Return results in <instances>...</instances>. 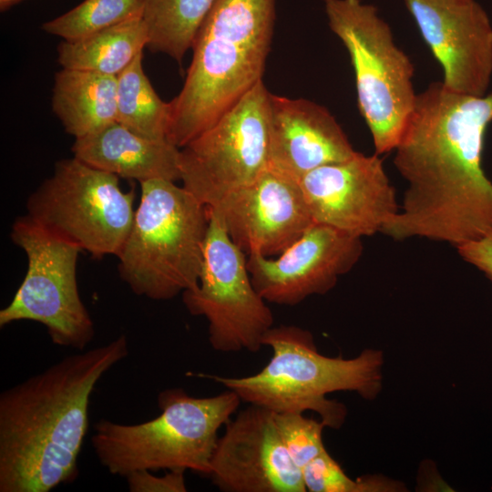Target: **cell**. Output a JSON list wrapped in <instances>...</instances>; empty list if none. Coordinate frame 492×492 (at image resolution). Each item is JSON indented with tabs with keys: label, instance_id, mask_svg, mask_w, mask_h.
Returning <instances> with one entry per match:
<instances>
[{
	"label": "cell",
	"instance_id": "5bb4252c",
	"mask_svg": "<svg viewBox=\"0 0 492 492\" xmlns=\"http://www.w3.org/2000/svg\"><path fill=\"white\" fill-rule=\"evenodd\" d=\"M431 53L445 87L482 97L492 77V24L476 0H404Z\"/></svg>",
	"mask_w": 492,
	"mask_h": 492
},
{
	"label": "cell",
	"instance_id": "4fadbf2b",
	"mask_svg": "<svg viewBox=\"0 0 492 492\" xmlns=\"http://www.w3.org/2000/svg\"><path fill=\"white\" fill-rule=\"evenodd\" d=\"M362 238L313 223L281 254L247 255L252 284L268 302L295 306L324 294L350 272L363 254Z\"/></svg>",
	"mask_w": 492,
	"mask_h": 492
},
{
	"label": "cell",
	"instance_id": "e0dca14e",
	"mask_svg": "<svg viewBox=\"0 0 492 492\" xmlns=\"http://www.w3.org/2000/svg\"><path fill=\"white\" fill-rule=\"evenodd\" d=\"M356 151L330 111L304 98L271 94L269 167L299 180Z\"/></svg>",
	"mask_w": 492,
	"mask_h": 492
},
{
	"label": "cell",
	"instance_id": "30bf717a",
	"mask_svg": "<svg viewBox=\"0 0 492 492\" xmlns=\"http://www.w3.org/2000/svg\"><path fill=\"white\" fill-rule=\"evenodd\" d=\"M271 93L262 80L211 127L179 149L182 187L208 208L269 166Z\"/></svg>",
	"mask_w": 492,
	"mask_h": 492
},
{
	"label": "cell",
	"instance_id": "9a60e30c",
	"mask_svg": "<svg viewBox=\"0 0 492 492\" xmlns=\"http://www.w3.org/2000/svg\"><path fill=\"white\" fill-rule=\"evenodd\" d=\"M208 476L225 492H306L273 412L251 404L226 423Z\"/></svg>",
	"mask_w": 492,
	"mask_h": 492
},
{
	"label": "cell",
	"instance_id": "ac0fdd59",
	"mask_svg": "<svg viewBox=\"0 0 492 492\" xmlns=\"http://www.w3.org/2000/svg\"><path fill=\"white\" fill-rule=\"evenodd\" d=\"M74 157L118 177L138 180L180 179L179 148L139 136L118 122L75 138Z\"/></svg>",
	"mask_w": 492,
	"mask_h": 492
},
{
	"label": "cell",
	"instance_id": "d6986e66",
	"mask_svg": "<svg viewBox=\"0 0 492 492\" xmlns=\"http://www.w3.org/2000/svg\"><path fill=\"white\" fill-rule=\"evenodd\" d=\"M52 108L75 138L99 131L117 121V77L62 68L55 76Z\"/></svg>",
	"mask_w": 492,
	"mask_h": 492
},
{
	"label": "cell",
	"instance_id": "7402d4cb",
	"mask_svg": "<svg viewBox=\"0 0 492 492\" xmlns=\"http://www.w3.org/2000/svg\"><path fill=\"white\" fill-rule=\"evenodd\" d=\"M142 62L143 52L117 77V122L139 136L168 140L169 104L156 93Z\"/></svg>",
	"mask_w": 492,
	"mask_h": 492
},
{
	"label": "cell",
	"instance_id": "52a82bcc",
	"mask_svg": "<svg viewBox=\"0 0 492 492\" xmlns=\"http://www.w3.org/2000/svg\"><path fill=\"white\" fill-rule=\"evenodd\" d=\"M324 10L330 29L350 56L358 108L375 153L394 151L417 95L413 63L374 5L361 0H324Z\"/></svg>",
	"mask_w": 492,
	"mask_h": 492
},
{
	"label": "cell",
	"instance_id": "4316f807",
	"mask_svg": "<svg viewBox=\"0 0 492 492\" xmlns=\"http://www.w3.org/2000/svg\"><path fill=\"white\" fill-rule=\"evenodd\" d=\"M461 258L492 282V231L456 247Z\"/></svg>",
	"mask_w": 492,
	"mask_h": 492
},
{
	"label": "cell",
	"instance_id": "44dd1931",
	"mask_svg": "<svg viewBox=\"0 0 492 492\" xmlns=\"http://www.w3.org/2000/svg\"><path fill=\"white\" fill-rule=\"evenodd\" d=\"M216 0H144L147 47L181 63Z\"/></svg>",
	"mask_w": 492,
	"mask_h": 492
},
{
	"label": "cell",
	"instance_id": "ffe728a7",
	"mask_svg": "<svg viewBox=\"0 0 492 492\" xmlns=\"http://www.w3.org/2000/svg\"><path fill=\"white\" fill-rule=\"evenodd\" d=\"M149 35L142 17L130 19L57 46L62 68L118 77L147 46Z\"/></svg>",
	"mask_w": 492,
	"mask_h": 492
},
{
	"label": "cell",
	"instance_id": "ba28073f",
	"mask_svg": "<svg viewBox=\"0 0 492 492\" xmlns=\"http://www.w3.org/2000/svg\"><path fill=\"white\" fill-rule=\"evenodd\" d=\"M118 179L76 157L61 159L28 198L26 214L94 258L118 257L136 211L134 190H122Z\"/></svg>",
	"mask_w": 492,
	"mask_h": 492
},
{
	"label": "cell",
	"instance_id": "277c9868",
	"mask_svg": "<svg viewBox=\"0 0 492 492\" xmlns=\"http://www.w3.org/2000/svg\"><path fill=\"white\" fill-rule=\"evenodd\" d=\"M264 345L272 354L252 375H202L235 392L243 402L276 413L313 411L325 426L335 429L343 424L346 408L327 399L328 394L352 391L372 400L381 390V351L366 349L350 359L325 356L318 352L311 332L284 324L266 333Z\"/></svg>",
	"mask_w": 492,
	"mask_h": 492
},
{
	"label": "cell",
	"instance_id": "2e32d148",
	"mask_svg": "<svg viewBox=\"0 0 492 492\" xmlns=\"http://www.w3.org/2000/svg\"><path fill=\"white\" fill-rule=\"evenodd\" d=\"M209 209L246 255L277 256L314 223L299 181L269 166Z\"/></svg>",
	"mask_w": 492,
	"mask_h": 492
},
{
	"label": "cell",
	"instance_id": "d4e9b609",
	"mask_svg": "<svg viewBox=\"0 0 492 492\" xmlns=\"http://www.w3.org/2000/svg\"><path fill=\"white\" fill-rule=\"evenodd\" d=\"M280 436L295 466L301 470L325 450L323 442L324 423L297 412H273Z\"/></svg>",
	"mask_w": 492,
	"mask_h": 492
},
{
	"label": "cell",
	"instance_id": "3957f363",
	"mask_svg": "<svg viewBox=\"0 0 492 492\" xmlns=\"http://www.w3.org/2000/svg\"><path fill=\"white\" fill-rule=\"evenodd\" d=\"M275 21L274 0H216L200 26L168 140L181 149L260 82Z\"/></svg>",
	"mask_w": 492,
	"mask_h": 492
},
{
	"label": "cell",
	"instance_id": "83f0119b",
	"mask_svg": "<svg viewBox=\"0 0 492 492\" xmlns=\"http://www.w3.org/2000/svg\"><path fill=\"white\" fill-rule=\"evenodd\" d=\"M20 1L22 0H0V9L1 11H5Z\"/></svg>",
	"mask_w": 492,
	"mask_h": 492
},
{
	"label": "cell",
	"instance_id": "603a6c76",
	"mask_svg": "<svg viewBox=\"0 0 492 492\" xmlns=\"http://www.w3.org/2000/svg\"><path fill=\"white\" fill-rule=\"evenodd\" d=\"M144 0H84L42 25L47 34L75 41L122 22L142 17Z\"/></svg>",
	"mask_w": 492,
	"mask_h": 492
},
{
	"label": "cell",
	"instance_id": "8fae6325",
	"mask_svg": "<svg viewBox=\"0 0 492 492\" xmlns=\"http://www.w3.org/2000/svg\"><path fill=\"white\" fill-rule=\"evenodd\" d=\"M209 212L198 284L182 293L183 303L190 314L207 320L215 351L256 353L273 326L272 312L252 284L247 255L231 240L217 215L210 209Z\"/></svg>",
	"mask_w": 492,
	"mask_h": 492
},
{
	"label": "cell",
	"instance_id": "cb8c5ba5",
	"mask_svg": "<svg viewBox=\"0 0 492 492\" xmlns=\"http://www.w3.org/2000/svg\"><path fill=\"white\" fill-rule=\"evenodd\" d=\"M306 491L310 492H373L399 491L401 484L378 477L350 478L327 450L306 464L302 469Z\"/></svg>",
	"mask_w": 492,
	"mask_h": 492
},
{
	"label": "cell",
	"instance_id": "7a4b0ae2",
	"mask_svg": "<svg viewBox=\"0 0 492 492\" xmlns=\"http://www.w3.org/2000/svg\"><path fill=\"white\" fill-rule=\"evenodd\" d=\"M128 354L122 334L0 395V492H49L78 476L93 390Z\"/></svg>",
	"mask_w": 492,
	"mask_h": 492
},
{
	"label": "cell",
	"instance_id": "484cf974",
	"mask_svg": "<svg viewBox=\"0 0 492 492\" xmlns=\"http://www.w3.org/2000/svg\"><path fill=\"white\" fill-rule=\"evenodd\" d=\"M185 470H168L156 476L150 470L135 471L125 478L130 492H186Z\"/></svg>",
	"mask_w": 492,
	"mask_h": 492
},
{
	"label": "cell",
	"instance_id": "8992f818",
	"mask_svg": "<svg viewBox=\"0 0 492 492\" xmlns=\"http://www.w3.org/2000/svg\"><path fill=\"white\" fill-rule=\"evenodd\" d=\"M139 184L140 200L118 255L119 276L137 295L170 300L198 284L209 209L175 181Z\"/></svg>",
	"mask_w": 492,
	"mask_h": 492
},
{
	"label": "cell",
	"instance_id": "5b68a950",
	"mask_svg": "<svg viewBox=\"0 0 492 492\" xmlns=\"http://www.w3.org/2000/svg\"><path fill=\"white\" fill-rule=\"evenodd\" d=\"M241 400L227 389L210 397H194L183 388L161 391L160 414L139 424L101 419L91 443L100 464L114 476L139 470H191L209 475L220 428Z\"/></svg>",
	"mask_w": 492,
	"mask_h": 492
},
{
	"label": "cell",
	"instance_id": "6da1fadb",
	"mask_svg": "<svg viewBox=\"0 0 492 492\" xmlns=\"http://www.w3.org/2000/svg\"><path fill=\"white\" fill-rule=\"evenodd\" d=\"M492 92H454L442 81L417 93L394 149L407 182L399 211L381 232L395 241L414 237L456 248L492 231V182L483 169Z\"/></svg>",
	"mask_w": 492,
	"mask_h": 492
},
{
	"label": "cell",
	"instance_id": "7c38bea8",
	"mask_svg": "<svg viewBox=\"0 0 492 492\" xmlns=\"http://www.w3.org/2000/svg\"><path fill=\"white\" fill-rule=\"evenodd\" d=\"M314 223L362 238L381 232L399 211L394 186L378 154L319 167L299 180Z\"/></svg>",
	"mask_w": 492,
	"mask_h": 492
},
{
	"label": "cell",
	"instance_id": "9c48e42d",
	"mask_svg": "<svg viewBox=\"0 0 492 492\" xmlns=\"http://www.w3.org/2000/svg\"><path fill=\"white\" fill-rule=\"evenodd\" d=\"M11 239L25 251L27 270L12 301L0 311V326L36 322L46 328L54 344L85 350L95 328L78 292L77 264L81 249L27 214L14 222Z\"/></svg>",
	"mask_w": 492,
	"mask_h": 492
}]
</instances>
